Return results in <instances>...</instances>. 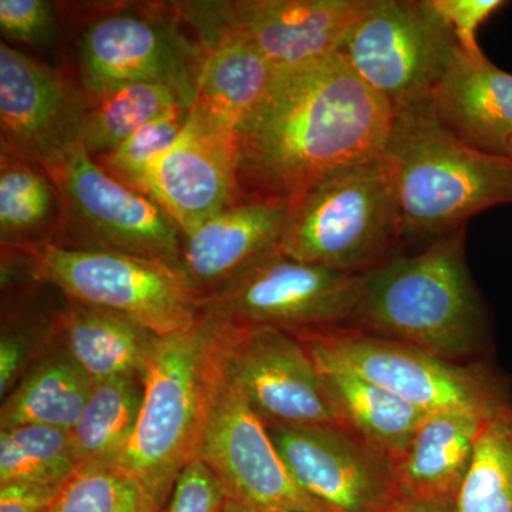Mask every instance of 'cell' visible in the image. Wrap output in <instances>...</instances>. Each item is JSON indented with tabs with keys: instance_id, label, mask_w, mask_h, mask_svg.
Wrapping results in <instances>:
<instances>
[{
	"instance_id": "2",
	"label": "cell",
	"mask_w": 512,
	"mask_h": 512,
	"mask_svg": "<svg viewBox=\"0 0 512 512\" xmlns=\"http://www.w3.org/2000/svg\"><path fill=\"white\" fill-rule=\"evenodd\" d=\"M466 229L400 249L365 275L348 328L470 362L485 346L488 322L466 258Z\"/></svg>"
},
{
	"instance_id": "20",
	"label": "cell",
	"mask_w": 512,
	"mask_h": 512,
	"mask_svg": "<svg viewBox=\"0 0 512 512\" xmlns=\"http://www.w3.org/2000/svg\"><path fill=\"white\" fill-rule=\"evenodd\" d=\"M180 18L200 52L195 77L197 97L191 109L237 131L241 120L264 96L276 70L242 37L217 26L181 15Z\"/></svg>"
},
{
	"instance_id": "3",
	"label": "cell",
	"mask_w": 512,
	"mask_h": 512,
	"mask_svg": "<svg viewBox=\"0 0 512 512\" xmlns=\"http://www.w3.org/2000/svg\"><path fill=\"white\" fill-rule=\"evenodd\" d=\"M62 66L86 96L131 83L197 97L198 45L174 2H59Z\"/></svg>"
},
{
	"instance_id": "13",
	"label": "cell",
	"mask_w": 512,
	"mask_h": 512,
	"mask_svg": "<svg viewBox=\"0 0 512 512\" xmlns=\"http://www.w3.org/2000/svg\"><path fill=\"white\" fill-rule=\"evenodd\" d=\"M265 424L293 481L329 512H389L402 500L393 461L339 424Z\"/></svg>"
},
{
	"instance_id": "16",
	"label": "cell",
	"mask_w": 512,
	"mask_h": 512,
	"mask_svg": "<svg viewBox=\"0 0 512 512\" xmlns=\"http://www.w3.org/2000/svg\"><path fill=\"white\" fill-rule=\"evenodd\" d=\"M222 322L225 366L265 423L338 424L318 365L298 336L269 326Z\"/></svg>"
},
{
	"instance_id": "32",
	"label": "cell",
	"mask_w": 512,
	"mask_h": 512,
	"mask_svg": "<svg viewBox=\"0 0 512 512\" xmlns=\"http://www.w3.org/2000/svg\"><path fill=\"white\" fill-rule=\"evenodd\" d=\"M0 33L3 42L36 52L59 49L62 12L59 2L49 0H0Z\"/></svg>"
},
{
	"instance_id": "17",
	"label": "cell",
	"mask_w": 512,
	"mask_h": 512,
	"mask_svg": "<svg viewBox=\"0 0 512 512\" xmlns=\"http://www.w3.org/2000/svg\"><path fill=\"white\" fill-rule=\"evenodd\" d=\"M237 165V131L191 109L180 136L151 163L137 190L156 201L185 237L241 201Z\"/></svg>"
},
{
	"instance_id": "25",
	"label": "cell",
	"mask_w": 512,
	"mask_h": 512,
	"mask_svg": "<svg viewBox=\"0 0 512 512\" xmlns=\"http://www.w3.org/2000/svg\"><path fill=\"white\" fill-rule=\"evenodd\" d=\"M62 201L42 165L0 153V244L2 248L53 244Z\"/></svg>"
},
{
	"instance_id": "12",
	"label": "cell",
	"mask_w": 512,
	"mask_h": 512,
	"mask_svg": "<svg viewBox=\"0 0 512 512\" xmlns=\"http://www.w3.org/2000/svg\"><path fill=\"white\" fill-rule=\"evenodd\" d=\"M195 460L210 468L227 501L248 511L329 512L293 481L265 421L229 375L221 346Z\"/></svg>"
},
{
	"instance_id": "11",
	"label": "cell",
	"mask_w": 512,
	"mask_h": 512,
	"mask_svg": "<svg viewBox=\"0 0 512 512\" xmlns=\"http://www.w3.org/2000/svg\"><path fill=\"white\" fill-rule=\"evenodd\" d=\"M457 50L430 0H369L339 53L396 113L429 103Z\"/></svg>"
},
{
	"instance_id": "21",
	"label": "cell",
	"mask_w": 512,
	"mask_h": 512,
	"mask_svg": "<svg viewBox=\"0 0 512 512\" xmlns=\"http://www.w3.org/2000/svg\"><path fill=\"white\" fill-rule=\"evenodd\" d=\"M493 417L474 410L430 413L393 463L400 497L456 500L477 441Z\"/></svg>"
},
{
	"instance_id": "26",
	"label": "cell",
	"mask_w": 512,
	"mask_h": 512,
	"mask_svg": "<svg viewBox=\"0 0 512 512\" xmlns=\"http://www.w3.org/2000/svg\"><path fill=\"white\" fill-rule=\"evenodd\" d=\"M144 382L137 377L93 382L82 416L70 430L79 467L90 463H117L136 430Z\"/></svg>"
},
{
	"instance_id": "6",
	"label": "cell",
	"mask_w": 512,
	"mask_h": 512,
	"mask_svg": "<svg viewBox=\"0 0 512 512\" xmlns=\"http://www.w3.org/2000/svg\"><path fill=\"white\" fill-rule=\"evenodd\" d=\"M403 244L396 184L380 154L328 175L293 202L276 249L306 264L366 275Z\"/></svg>"
},
{
	"instance_id": "1",
	"label": "cell",
	"mask_w": 512,
	"mask_h": 512,
	"mask_svg": "<svg viewBox=\"0 0 512 512\" xmlns=\"http://www.w3.org/2000/svg\"><path fill=\"white\" fill-rule=\"evenodd\" d=\"M393 117L342 53L278 70L237 127L241 200L293 204L328 175L379 157Z\"/></svg>"
},
{
	"instance_id": "39",
	"label": "cell",
	"mask_w": 512,
	"mask_h": 512,
	"mask_svg": "<svg viewBox=\"0 0 512 512\" xmlns=\"http://www.w3.org/2000/svg\"><path fill=\"white\" fill-rule=\"evenodd\" d=\"M508 157H510L512 160V138L510 141V146H508Z\"/></svg>"
},
{
	"instance_id": "29",
	"label": "cell",
	"mask_w": 512,
	"mask_h": 512,
	"mask_svg": "<svg viewBox=\"0 0 512 512\" xmlns=\"http://www.w3.org/2000/svg\"><path fill=\"white\" fill-rule=\"evenodd\" d=\"M456 507L457 512H512V406L481 433Z\"/></svg>"
},
{
	"instance_id": "28",
	"label": "cell",
	"mask_w": 512,
	"mask_h": 512,
	"mask_svg": "<svg viewBox=\"0 0 512 512\" xmlns=\"http://www.w3.org/2000/svg\"><path fill=\"white\" fill-rule=\"evenodd\" d=\"M77 468L70 431L35 424L0 430V484L62 485Z\"/></svg>"
},
{
	"instance_id": "30",
	"label": "cell",
	"mask_w": 512,
	"mask_h": 512,
	"mask_svg": "<svg viewBox=\"0 0 512 512\" xmlns=\"http://www.w3.org/2000/svg\"><path fill=\"white\" fill-rule=\"evenodd\" d=\"M49 512H157L140 483L116 463L77 468Z\"/></svg>"
},
{
	"instance_id": "8",
	"label": "cell",
	"mask_w": 512,
	"mask_h": 512,
	"mask_svg": "<svg viewBox=\"0 0 512 512\" xmlns=\"http://www.w3.org/2000/svg\"><path fill=\"white\" fill-rule=\"evenodd\" d=\"M295 336L313 355L348 367L426 413L474 410L497 416L512 406L510 383L484 363L457 362L348 326Z\"/></svg>"
},
{
	"instance_id": "40",
	"label": "cell",
	"mask_w": 512,
	"mask_h": 512,
	"mask_svg": "<svg viewBox=\"0 0 512 512\" xmlns=\"http://www.w3.org/2000/svg\"><path fill=\"white\" fill-rule=\"evenodd\" d=\"M269 512H305V511H288V510H279V511H269Z\"/></svg>"
},
{
	"instance_id": "22",
	"label": "cell",
	"mask_w": 512,
	"mask_h": 512,
	"mask_svg": "<svg viewBox=\"0 0 512 512\" xmlns=\"http://www.w3.org/2000/svg\"><path fill=\"white\" fill-rule=\"evenodd\" d=\"M56 336L93 382L137 377L144 382L161 336L126 316L66 301Z\"/></svg>"
},
{
	"instance_id": "35",
	"label": "cell",
	"mask_w": 512,
	"mask_h": 512,
	"mask_svg": "<svg viewBox=\"0 0 512 512\" xmlns=\"http://www.w3.org/2000/svg\"><path fill=\"white\" fill-rule=\"evenodd\" d=\"M30 348H35L32 333L20 326L18 318L3 316L0 338V396L5 399L28 370Z\"/></svg>"
},
{
	"instance_id": "10",
	"label": "cell",
	"mask_w": 512,
	"mask_h": 512,
	"mask_svg": "<svg viewBox=\"0 0 512 512\" xmlns=\"http://www.w3.org/2000/svg\"><path fill=\"white\" fill-rule=\"evenodd\" d=\"M45 168L62 201L53 244L123 252L183 268V234L173 218L148 195L104 171L82 144Z\"/></svg>"
},
{
	"instance_id": "18",
	"label": "cell",
	"mask_w": 512,
	"mask_h": 512,
	"mask_svg": "<svg viewBox=\"0 0 512 512\" xmlns=\"http://www.w3.org/2000/svg\"><path fill=\"white\" fill-rule=\"evenodd\" d=\"M429 106L434 119L468 146L508 157L512 138V74L487 56L457 50Z\"/></svg>"
},
{
	"instance_id": "33",
	"label": "cell",
	"mask_w": 512,
	"mask_h": 512,
	"mask_svg": "<svg viewBox=\"0 0 512 512\" xmlns=\"http://www.w3.org/2000/svg\"><path fill=\"white\" fill-rule=\"evenodd\" d=\"M227 497L210 468L191 461L178 477L167 503L158 512H225Z\"/></svg>"
},
{
	"instance_id": "19",
	"label": "cell",
	"mask_w": 512,
	"mask_h": 512,
	"mask_svg": "<svg viewBox=\"0 0 512 512\" xmlns=\"http://www.w3.org/2000/svg\"><path fill=\"white\" fill-rule=\"evenodd\" d=\"M289 207L278 202L241 200L185 235L181 264L201 295L278 247Z\"/></svg>"
},
{
	"instance_id": "36",
	"label": "cell",
	"mask_w": 512,
	"mask_h": 512,
	"mask_svg": "<svg viewBox=\"0 0 512 512\" xmlns=\"http://www.w3.org/2000/svg\"><path fill=\"white\" fill-rule=\"evenodd\" d=\"M63 485L0 484V512H49Z\"/></svg>"
},
{
	"instance_id": "15",
	"label": "cell",
	"mask_w": 512,
	"mask_h": 512,
	"mask_svg": "<svg viewBox=\"0 0 512 512\" xmlns=\"http://www.w3.org/2000/svg\"><path fill=\"white\" fill-rule=\"evenodd\" d=\"M86 100L62 66L0 42V153L55 163L82 144Z\"/></svg>"
},
{
	"instance_id": "4",
	"label": "cell",
	"mask_w": 512,
	"mask_h": 512,
	"mask_svg": "<svg viewBox=\"0 0 512 512\" xmlns=\"http://www.w3.org/2000/svg\"><path fill=\"white\" fill-rule=\"evenodd\" d=\"M382 157L392 170L403 241L426 242L512 204V160L468 146L434 119L429 103L394 113Z\"/></svg>"
},
{
	"instance_id": "34",
	"label": "cell",
	"mask_w": 512,
	"mask_h": 512,
	"mask_svg": "<svg viewBox=\"0 0 512 512\" xmlns=\"http://www.w3.org/2000/svg\"><path fill=\"white\" fill-rule=\"evenodd\" d=\"M430 3L453 32L458 49L474 59L484 56L477 42L478 29L507 5L503 0H430Z\"/></svg>"
},
{
	"instance_id": "14",
	"label": "cell",
	"mask_w": 512,
	"mask_h": 512,
	"mask_svg": "<svg viewBox=\"0 0 512 512\" xmlns=\"http://www.w3.org/2000/svg\"><path fill=\"white\" fill-rule=\"evenodd\" d=\"M369 0H188L185 19L228 30L278 70L340 52Z\"/></svg>"
},
{
	"instance_id": "24",
	"label": "cell",
	"mask_w": 512,
	"mask_h": 512,
	"mask_svg": "<svg viewBox=\"0 0 512 512\" xmlns=\"http://www.w3.org/2000/svg\"><path fill=\"white\" fill-rule=\"evenodd\" d=\"M92 387V377L56 336L53 349L36 360L3 399L0 430L35 424L70 431L82 416Z\"/></svg>"
},
{
	"instance_id": "31",
	"label": "cell",
	"mask_w": 512,
	"mask_h": 512,
	"mask_svg": "<svg viewBox=\"0 0 512 512\" xmlns=\"http://www.w3.org/2000/svg\"><path fill=\"white\" fill-rule=\"evenodd\" d=\"M188 107L177 106L138 128L116 150L97 158V164L121 183L136 188L156 158L173 146L190 116Z\"/></svg>"
},
{
	"instance_id": "7",
	"label": "cell",
	"mask_w": 512,
	"mask_h": 512,
	"mask_svg": "<svg viewBox=\"0 0 512 512\" xmlns=\"http://www.w3.org/2000/svg\"><path fill=\"white\" fill-rule=\"evenodd\" d=\"M2 262L66 301L119 313L161 338L191 329L201 316V292L181 266L56 244L2 248Z\"/></svg>"
},
{
	"instance_id": "9",
	"label": "cell",
	"mask_w": 512,
	"mask_h": 512,
	"mask_svg": "<svg viewBox=\"0 0 512 512\" xmlns=\"http://www.w3.org/2000/svg\"><path fill=\"white\" fill-rule=\"evenodd\" d=\"M365 275L266 252L201 298L202 315L235 326H269L292 335L346 326Z\"/></svg>"
},
{
	"instance_id": "37",
	"label": "cell",
	"mask_w": 512,
	"mask_h": 512,
	"mask_svg": "<svg viewBox=\"0 0 512 512\" xmlns=\"http://www.w3.org/2000/svg\"><path fill=\"white\" fill-rule=\"evenodd\" d=\"M389 512H457L456 500H406L402 498Z\"/></svg>"
},
{
	"instance_id": "5",
	"label": "cell",
	"mask_w": 512,
	"mask_h": 512,
	"mask_svg": "<svg viewBox=\"0 0 512 512\" xmlns=\"http://www.w3.org/2000/svg\"><path fill=\"white\" fill-rule=\"evenodd\" d=\"M224 322L202 315L191 329L158 343L144 377L136 430L119 464L160 511L178 477L195 460L220 365Z\"/></svg>"
},
{
	"instance_id": "38",
	"label": "cell",
	"mask_w": 512,
	"mask_h": 512,
	"mask_svg": "<svg viewBox=\"0 0 512 512\" xmlns=\"http://www.w3.org/2000/svg\"><path fill=\"white\" fill-rule=\"evenodd\" d=\"M225 512H251V511H248L247 508L241 507V505L231 503V501H227V505H225Z\"/></svg>"
},
{
	"instance_id": "23",
	"label": "cell",
	"mask_w": 512,
	"mask_h": 512,
	"mask_svg": "<svg viewBox=\"0 0 512 512\" xmlns=\"http://www.w3.org/2000/svg\"><path fill=\"white\" fill-rule=\"evenodd\" d=\"M311 355L318 365L326 397L339 426L393 463L399 460L430 413L387 392L348 367Z\"/></svg>"
},
{
	"instance_id": "27",
	"label": "cell",
	"mask_w": 512,
	"mask_h": 512,
	"mask_svg": "<svg viewBox=\"0 0 512 512\" xmlns=\"http://www.w3.org/2000/svg\"><path fill=\"white\" fill-rule=\"evenodd\" d=\"M86 97L80 143L93 160L116 150L165 111L187 107L170 87L154 83L123 84Z\"/></svg>"
}]
</instances>
